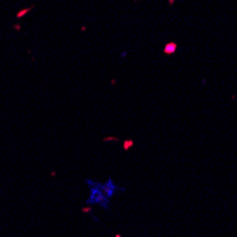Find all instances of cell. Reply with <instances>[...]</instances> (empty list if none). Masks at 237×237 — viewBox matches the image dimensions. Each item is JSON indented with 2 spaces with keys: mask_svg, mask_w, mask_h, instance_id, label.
<instances>
[{
  "mask_svg": "<svg viewBox=\"0 0 237 237\" xmlns=\"http://www.w3.org/2000/svg\"><path fill=\"white\" fill-rule=\"evenodd\" d=\"M176 50V44H173V43H170V44H166V47H165V53H173Z\"/></svg>",
  "mask_w": 237,
  "mask_h": 237,
  "instance_id": "cell-1",
  "label": "cell"
},
{
  "mask_svg": "<svg viewBox=\"0 0 237 237\" xmlns=\"http://www.w3.org/2000/svg\"><path fill=\"white\" fill-rule=\"evenodd\" d=\"M27 11H28V9H24V10L23 11H20V13H19V14H17V17H22V16H24V14H26Z\"/></svg>",
  "mask_w": 237,
  "mask_h": 237,
  "instance_id": "cell-2",
  "label": "cell"
}]
</instances>
